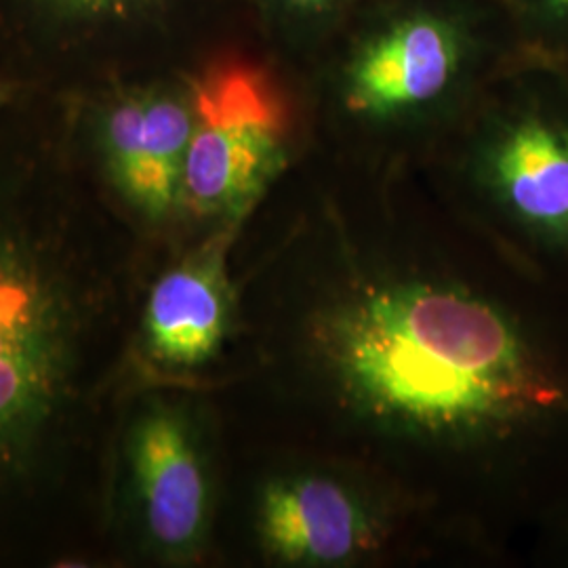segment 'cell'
Here are the masks:
<instances>
[{"label":"cell","mask_w":568,"mask_h":568,"mask_svg":"<svg viewBox=\"0 0 568 568\" xmlns=\"http://www.w3.org/2000/svg\"><path fill=\"white\" fill-rule=\"evenodd\" d=\"M288 373L345 440L471 467L518 509L568 499V291L509 248L488 272L389 236H316Z\"/></svg>","instance_id":"obj_1"},{"label":"cell","mask_w":568,"mask_h":568,"mask_svg":"<svg viewBox=\"0 0 568 568\" xmlns=\"http://www.w3.org/2000/svg\"><path fill=\"white\" fill-rule=\"evenodd\" d=\"M119 222L0 190V560L103 499L105 410L135 302Z\"/></svg>","instance_id":"obj_2"},{"label":"cell","mask_w":568,"mask_h":568,"mask_svg":"<svg viewBox=\"0 0 568 568\" xmlns=\"http://www.w3.org/2000/svg\"><path fill=\"white\" fill-rule=\"evenodd\" d=\"M474 21L445 2H408L373 18L345 47L337 100L366 126H406L440 114L474 79Z\"/></svg>","instance_id":"obj_3"},{"label":"cell","mask_w":568,"mask_h":568,"mask_svg":"<svg viewBox=\"0 0 568 568\" xmlns=\"http://www.w3.org/2000/svg\"><path fill=\"white\" fill-rule=\"evenodd\" d=\"M471 178L497 222V241L568 291V116L518 102L488 116Z\"/></svg>","instance_id":"obj_4"},{"label":"cell","mask_w":568,"mask_h":568,"mask_svg":"<svg viewBox=\"0 0 568 568\" xmlns=\"http://www.w3.org/2000/svg\"><path fill=\"white\" fill-rule=\"evenodd\" d=\"M192 91L182 209L201 220L239 224L286 166V112L264 74L246 65L220 68Z\"/></svg>","instance_id":"obj_5"},{"label":"cell","mask_w":568,"mask_h":568,"mask_svg":"<svg viewBox=\"0 0 568 568\" xmlns=\"http://www.w3.org/2000/svg\"><path fill=\"white\" fill-rule=\"evenodd\" d=\"M255 532L265 558L274 562L344 567L377 556L392 537V520L354 476L302 467L262 487Z\"/></svg>","instance_id":"obj_6"},{"label":"cell","mask_w":568,"mask_h":568,"mask_svg":"<svg viewBox=\"0 0 568 568\" xmlns=\"http://www.w3.org/2000/svg\"><path fill=\"white\" fill-rule=\"evenodd\" d=\"M124 462L148 548L169 562L201 558L213 490L199 432L182 406L145 403L126 429Z\"/></svg>","instance_id":"obj_7"},{"label":"cell","mask_w":568,"mask_h":568,"mask_svg":"<svg viewBox=\"0 0 568 568\" xmlns=\"http://www.w3.org/2000/svg\"><path fill=\"white\" fill-rule=\"evenodd\" d=\"M192 129V84L135 87L103 105L95 142L105 180L145 222L161 224L182 209Z\"/></svg>","instance_id":"obj_8"},{"label":"cell","mask_w":568,"mask_h":568,"mask_svg":"<svg viewBox=\"0 0 568 568\" xmlns=\"http://www.w3.org/2000/svg\"><path fill=\"white\" fill-rule=\"evenodd\" d=\"M232 227L169 267L148 291L140 316L145 358L166 371H194L222 352L234 325L236 295L227 270Z\"/></svg>","instance_id":"obj_9"},{"label":"cell","mask_w":568,"mask_h":568,"mask_svg":"<svg viewBox=\"0 0 568 568\" xmlns=\"http://www.w3.org/2000/svg\"><path fill=\"white\" fill-rule=\"evenodd\" d=\"M270 20L293 30H321L339 18L349 0H255Z\"/></svg>","instance_id":"obj_10"},{"label":"cell","mask_w":568,"mask_h":568,"mask_svg":"<svg viewBox=\"0 0 568 568\" xmlns=\"http://www.w3.org/2000/svg\"><path fill=\"white\" fill-rule=\"evenodd\" d=\"M58 18L74 23H103L129 18L154 0H41Z\"/></svg>","instance_id":"obj_11"},{"label":"cell","mask_w":568,"mask_h":568,"mask_svg":"<svg viewBox=\"0 0 568 568\" xmlns=\"http://www.w3.org/2000/svg\"><path fill=\"white\" fill-rule=\"evenodd\" d=\"M537 18L549 23H568V0H523Z\"/></svg>","instance_id":"obj_12"},{"label":"cell","mask_w":568,"mask_h":568,"mask_svg":"<svg viewBox=\"0 0 568 568\" xmlns=\"http://www.w3.org/2000/svg\"><path fill=\"white\" fill-rule=\"evenodd\" d=\"M9 102V89L0 82V110L4 108V103Z\"/></svg>","instance_id":"obj_13"},{"label":"cell","mask_w":568,"mask_h":568,"mask_svg":"<svg viewBox=\"0 0 568 568\" xmlns=\"http://www.w3.org/2000/svg\"><path fill=\"white\" fill-rule=\"evenodd\" d=\"M560 509H568V501L567 504H562V506H560Z\"/></svg>","instance_id":"obj_14"}]
</instances>
